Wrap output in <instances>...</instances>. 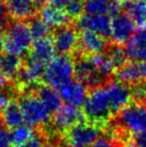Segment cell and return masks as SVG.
Wrapping results in <instances>:
<instances>
[{"label": "cell", "instance_id": "4dcf8cb0", "mask_svg": "<svg viewBox=\"0 0 146 147\" xmlns=\"http://www.w3.org/2000/svg\"><path fill=\"white\" fill-rule=\"evenodd\" d=\"M11 144L10 132L4 127L0 126V147H9Z\"/></svg>", "mask_w": 146, "mask_h": 147}, {"label": "cell", "instance_id": "ba28073f", "mask_svg": "<svg viewBox=\"0 0 146 147\" xmlns=\"http://www.w3.org/2000/svg\"><path fill=\"white\" fill-rule=\"evenodd\" d=\"M65 105L79 108L83 106L88 96L87 87L77 80L70 79L56 89Z\"/></svg>", "mask_w": 146, "mask_h": 147}, {"label": "cell", "instance_id": "8992f818", "mask_svg": "<svg viewBox=\"0 0 146 147\" xmlns=\"http://www.w3.org/2000/svg\"><path fill=\"white\" fill-rule=\"evenodd\" d=\"M101 126L91 122L82 121L64 132L68 147H90L101 135Z\"/></svg>", "mask_w": 146, "mask_h": 147}, {"label": "cell", "instance_id": "8fae6325", "mask_svg": "<svg viewBox=\"0 0 146 147\" xmlns=\"http://www.w3.org/2000/svg\"><path fill=\"white\" fill-rule=\"evenodd\" d=\"M105 87L107 89L113 114H118L121 109H123L126 105L130 103V100L132 98L131 88L129 87V85L122 83L118 80L108 81L105 84Z\"/></svg>", "mask_w": 146, "mask_h": 147}, {"label": "cell", "instance_id": "30bf717a", "mask_svg": "<svg viewBox=\"0 0 146 147\" xmlns=\"http://www.w3.org/2000/svg\"><path fill=\"white\" fill-rule=\"evenodd\" d=\"M115 76L118 81L127 85L146 83V62H126L115 71Z\"/></svg>", "mask_w": 146, "mask_h": 147}, {"label": "cell", "instance_id": "d6986e66", "mask_svg": "<svg viewBox=\"0 0 146 147\" xmlns=\"http://www.w3.org/2000/svg\"><path fill=\"white\" fill-rule=\"evenodd\" d=\"M55 53L56 50L53 44V40L49 36H47L34 40V42H32L28 55L38 61L47 64L51 59L55 57Z\"/></svg>", "mask_w": 146, "mask_h": 147}, {"label": "cell", "instance_id": "f35d334b", "mask_svg": "<svg viewBox=\"0 0 146 147\" xmlns=\"http://www.w3.org/2000/svg\"><path fill=\"white\" fill-rule=\"evenodd\" d=\"M42 147H68V146H62L61 144L55 143V142H49V143H46L44 145H42Z\"/></svg>", "mask_w": 146, "mask_h": 147}, {"label": "cell", "instance_id": "ac0fdd59", "mask_svg": "<svg viewBox=\"0 0 146 147\" xmlns=\"http://www.w3.org/2000/svg\"><path fill=\"white\" fill-rule=\"evenodd\" d=\"M124 49L128 59L146 62V28L135 31Z\"/></svg>", "mask_w": 146, "mask_h": 147}, {"label": "cell", "instance_id": "e575fe53", "mask_svg": "<svg viewBox=\"0 0 146 147\" xmlns=\"http://www.w3.org/2000/svg\"><path fill=\"white\" fill-rule=\"evenodd\" d=\"M9 147H42V140L40 137L35 136L31 140H29L28 142H26L25 144H22V145H12Z\"/></svg>", "mask_w": 146, "mask_h": 147}, {"label": "cell", "instance_id": "484cf974", "mask_svg": "<svg viewBox=\"0 0 146 147\" xmlns=\"http://www.w3.org/2000/svg\"><path fill=\"white\" fill-rule=\"evenodd\" d=\"M33 137H35L33 128L27 124H22L10 131V140L12 145L17 146L25 144Z\"/></svg>", "mask_w": 146, "mask_h": 147}, {"label": "cell", "instance_id": "2e32d148", "mask_svg": "<svg viewBox=\"0 0 146 147\" xmlns=\"http://www.w3.org/2000/svg\"><path fill=\"white\" fill-rule=\"evenodd\" d=\"M121 9V3L117 0H84V11L87 14L115 17Z\"/></svg>", "mask_w": 146, "mask_h": 147}, {"label": "cell", "instance_id": "9a60e30c", "mask_svg": "<svg viewBox=\"0 0 146 147\" xmlns=\"http://www.w3.org/2000/svg\"><path fill=\"white\" fill-rule=\"evenodd\" d=\"M135 33V23L127 14H119L113 17L111 22V40L113 44L122 45L127 43Z\"/></svg>", "mask_w": 146, "mask_h": 147}, {"label": "cell", "instance_id": "3957f363", "mask_svg": "<svg viewBox=\"0 0 146 147\" xmlns=\"http://www.w3.org/2000/svg\"><path fill=\"white\" fill-rule=\"evenodd\" d=\"M74 76V58L71 55H57L47 63L43 76L46 85L57 89Z\"/></svg>", "mask_w": 146, "mask_h": 147}, {"label": "cell", "instance_id": "4fadbf2b", "mask_svg": "<svg viewBox=\"0 0 146 147\" xmlns=\"http://www.w3.org/2000/svg\"><path fill=\"white\" fill-rule=\"evenodd\" d=\"M84 114L78 108L69 106V105H62L52 117V125L54 130L57 132L64 133L73 125L84 121Z\"/></svg>", "mask_w": 146, "mask_h": 147}, {"label": "cell", "instance_id": "4316f807", "mask_svg": "<svg viewBox=\"0 0 146 147\" xmlns=\"http://www.w3.org/2000/svg\"><path fill=\"white\" fill-rule=\"evenodd\" d=\"M29 30L31 33V36L34 40L40 38H44V37L49 36L50 34V26L47 23H45L42 19L37 16H34L31 19H29Z\"/></svg>", "mask_w": 146, "mask_h": 147}, {"label": "cell", "instance_id": "ffe728a7", "mask_svg": "<svg viewBox=\"0 0 146 147\" xmlns=\"http://www.w3.org/2000/svg\"><path fill=\"white\" fill-rule=\"evenodd\" d=\"M40 18L50 27L54 28L69 25L72 20L65 12V10L53 7L49 4L40 9Z\"/></svg>", "mask_w": 146, "mask_h": 147}, {"label": "cell", "instance_id": "b9f144b4", "mask_svg": "<svg viewBox=\"0 0 146 147\" xmlns=\"http://www.w3.org/2000/svg\"><path fill=\"white\" fill-rule=\"evenodd\" d=\"M118 2H120V3H126V2L130 1V0H117Z\"/></svg>", "mask_w": 146, "mask_h": 147}, {"label": "cell", "instance_id": "603a6c76", "mask_svg": "<svg viewBox=\"0 0 146 147\" xmlns=\"http://www.w3.org/2000/svg\"><path fill=\"white\" fill-rule=\"evenodd\" d=\"M0 114H1L2 123L9 129H14L25 123L19 103L15 101H11L10 104Z\"/></svg>", "mask_w": 146, "mask_h": 147}, {"label": "cell", "instance_id": "74e56055", "mask_svg": "<svg viewBox=\"0 0 146 147\" xmlns=\"http://www.w3.org/2000/svg\"><path fill=\"white\" fill-rule=\"evenodd\" d=\"M47 1H48V0H33L34 5H35V8H36L37 11H39L41 8L44 7V6L46 5Z\"/></svg>", "mask_w": 146, "mask_h": 147}, {"label": "cell", "instance_id": "cb8c5ba5", "mask_svg": "<svg viewBox=\"0 0 146 147\" xmlns=\"http://www.w3.org/2000/svg\"><path fill=\"white\" fill-rule=\"evenodd\" d=\"M126 14L136 25L146 28V3L140 0H130L124 5Z\"/></svg>", "mask_w": 146, "mask_h": 147}, {"label": "cell", "instance_id": "83f0119b", "mask_svg": "<svg viewBox=\"0 0 146 147\" xmlns=\"http://www.w3.org/2000/svg\"><path fill=\"white\" fill-rule=\"evenodd\" d=\"M106 54L109 57L110 60L112 61V63L114 64L116 70L118 68H120L122 65H124L126 63L127 55L125 52V49L121 47V45L117 44H111L108 46L107 50H106Z\"/></svg>", "mask_w": 146, "mask_h": 147}, {"label": "cell", "instance_id": "1f68e13d", "mask_svg": "<svg viewBox=\"0 0 146 147\" xmlns=\"http://www.w3.org/2000/svg\"><path fill=\"white\" fill-rule=\"evenodd\" d=\"M133 143L138 147H146V131L133 134Z\"/></svg>", "mask_w": 146, "mask_h": 147}, {"label": "cell", "instance_id": "5bb4252c", "mask_svg": "<svg viewBox=\"0 0 146 147\" xmlns=\"http://www.w3.org/2000/svg\"><path fill=\"white\" fill-rule=\"evenodd\" d=\"M108 46L109 44L104 37L90 31H81L78 40V55H94L104 53L106 52Z\"/></svg>", "mask_w": 146, "mask_h": 147}, {"label": "cell", "instance_id": "ab89813d", "mask_svg": "<svg viewBox=\"0 0 146 147\" xmlns=\"http://www.w3.org/2000/svg\"><path fill=\"white\" fill-rule=\"evenodd\" d=\"M3 50V34L0 32V53Z\"/></svg>", "mask_w": 146, "mask_h": 147}, {"label": "cell", "instance_id": "60d3db41", "mask_svg": "<svg viewBox=\"0 0 146 147\" xmlns=\"http://www.w3.org/2000/svg\"><path fill=\"white\" fill-rule=\"evenodd\" d=\"M121 147H138L135 143H131V142H127V143L122 144Z\"/></svg>", "mask_w": 146, "mask_h": 147}, {"label": "cell", "instance_id": "7c38bea8", "mask_svg": "<svg viewBox=\"0 0 146 147\" xmlns=\"http://www.w3.org/2000/svg\"><path fill=\"white\" fill-rule=\"evenodd\" d=\"M111 18L107 15H81L77 20V27L81 31L94 32L104 38L111 36Z\"/></svg>", "mask_w": 146, "mask_h": 147}, {"label": "cell", "instance_id": "836d02e7", "mask_svg": "<svg viewBox=\"0 0 146 147\" xmlns=\"http://www.w3.org/2000/svg\"><path fill=\"white\" fill-rule=\"evenodd\" d=\"M7 10H6V7L4 5L3 0H0V26L2 27H5L6 24L9 21H7Z\"/></svg>", "mask_w": 146, "mask_h": 147}, {"label": "cell", "instance_id": "7a4b0ae2", "mask_svg": "<svg viewBox=\"0 0 146 147\" xmlns=\"http://www.w3.org/2000/svg\"><path fill=\"white\" fill-rule=\"evenodd\" d=\"M83 114L88 122L99 126L105 125L114 116L105 85L90 91L83 104Z\"/></svg>", "mask_w": 146, "mask_h": 147}, {"label": "cell", "instance_id": "44dd1931", "mask_svg": "<svg viewBox=\"0 0 146 147\" xmlns=\"http://www.w3.org/2000/svg\"><path fill=\"white\" fill-rule=\"evenodd\" d=\"M34 93L51 113H54L62 106V100L55 88L49 85H37Z\"/></svg>", "mask_w": 146, "mask_h": 147}, {"label": "cell", "instance_id": "52a82bcc", "mask_svg": "<svg viewBox=\"0 0 146 147\" xmlns=\"http://www.w3.org/2000/svg\"><path fill=\"white\" fill-rule=\"evenodd\" d=\"M74 77L91 90L105 85L108 82V78L100 73L87 55H78L77 58L74 59Z\"/></svg>", "mask_w": 146, "mask_h": 147}, {"label": "cell", "instance_id": "7402d4cb", "mask_svg": "<svg viewBox=\"0 0 146 147\" xmlns=\"http://www.w3.org/2000/svg\"><path fill=\"white\" fill-rule=\"evenodd\" d=\"M23 66V60L20 56L9 53H0V70L11 79H16Z\"/></svg>", "mask_w": 146, "mask_h": 147}, {"label": "cell", "instance_id": "7bdbcfd3", "mask_svg": "<svg viewBox=\"0 0 146 147\" xmlns=\"http://www.w3.org/2000/svg\"><path fill=\"white\" fill-rule=\"evenodd\" d=\"M142 101L144 102V105L146 106V93H145V95H144V97H143V99H142Z\"/></svg>", "mask_w": 146, "mask_h": 147}, {"label": "cell", "instance_id": "f6af8a7d", "mask_svg": "<svg viewBox=\"0 0 146 147\" xmlns=\"http://www.w3.org/2000/svg\"><path fill=\"white\" fill-rule=\"evenodd\" d=\"M140 1H143V2H145V3H146V0H140Z\"/></svg>", "mask_w": 146, "mask_h": 147}, {"label": "cell", "instance_id": "d4e9b609", "mask_svg": "<svg viewBox=\"0 0 146 147\" xmlns=\"http://www.w3.org/2000/svg\"><path fill=\"white\" fill-rule=\"evenodd\" d=\"M87 56L89 57L90 61L94 64V66L99 70L100 73L105 77L109 78V76L116 71L114 64L112 63L106 53H98L94 55H87Z\"/></svg>", "mask_w": 146, "mask_h": 147}, {"label": "cell", "instance_id": "5b68a950", "mask_svg": "<svg viewBox=\"0 0 146 147\" xmlns=\"http://www.w3.org/2000/svg\"><path fill=\"white\" fill-rule=\"evenodd\" d=\"M117 123L124 132L136 134L146 131V106L139 102L129 103L118 113Z\"/></svg>", "mask_w": 146, "mask_h": 147}, {"label": "cell", "instance_id": "e0dca14e", "mask_svg": "<svg viewBox=\"0 0 146 147\" xmlns=\"http://www.w3.org/2000/svg\"><path fill=\"white\" fill-rule=\"evenodd\" d=\"M8 15L14 20H29L37 12L33 0H3Z\"/></svg>", "mask_w": 146, "mask_h": 147}, {"label": "cell", "instance_id": "d6a6232c", "mask_svg": "<svg viewBox=\"0 0 146 147\" xmlns=\"http://www.w3.org/2000/svg\"><path fill=\"white\" fill-rule=\"evenodd\" d=\"M90 147H117L114 142H112L110 139L106 137H100L94 142Z\"/></svg>", "mask_w": 146, "mask_h": 147}, {"label": "cell", "instance_id": "8d00e7d4", "mask_svg": "<svg viewBox=\"0 0 146 147\" xmlns=\"http://www.w3.org/2000/svg\"><path fill=\"white\" fill-rule=\"evenodd\" d=\"M10 79L0 70V89L2 88H7V86L9 85Z\"/></svg>", "mask_w": 146, "mask_h": 147}, {"label": "cell", "instance_id": "f1b7e54d", "mask_svg": "<svg viewBox=\"0 0 146 147\" xmlns=\"http://www.w3.org/2000/svg\"><path fill=\"white\" fill-rule=\"evenodd\" d=\"M64 10L71 19H78L84 11V0H68Z\"/></svg>", "mask_w": 146, "mask_h": 147}, {"label": "cell", "instance_id": "f546056e", "mask_svg": "<svg viewBox=\"0 0 146 147\" xmlns=\"http://www.w3.org/2000/svg\"><path fill=\"white\" fill-rule=\"evenodd\" d=\"M12 101V94L6 88L0 89V112L4 110Z\"/></svg>", "mask_w": 146, "mask_h": 147}, {"label": "cell", "instance_id": "277c9868", "mask_svg": "<svg viewBox=\"0 0 146 147\" xmlns=\"http://www.w3.org/2000/svg\"><path fill=\"white\" fill-rule=\"evenodd\" d=\"M19 105L25 124L31 127H40L48 124L51 112L45 107L33 92H25L19 98Z\"/></svg>", "mask_w": 146, "mask_h": 147}, {"label": "cell", "instance_id": "d590c367", "mask_svg": "<svg viewBox=\"0 0 146 147\" xmlns=\"http://www.w3.org/2000/svg\"><path fill=\"white\" fill-rule=\"evenodd\" d=\"M48 4L53 7L59 8V9H65V6H66L68 0H48Z\"/></svg>", "mask_w": 146, "mask_h": 147}, {"label": "cell", "instance_id": "6da1fadb", "mask_svg": "<svg viewBox=\"0 0 146 147\" xmlns=\"http://www.w3.org/2000/svg\"><path fill=\"white\" fill-rule=\"evenodd\" d=\"M32 39L27 23L21 20L9 21L4 27L3 49L9 54L26 56L31 48Z\"/></svg>", "mask_w": 146, "mask_h": 147}, {"label": "cell", "instance_id": "9c48e42d", "mask_svg": "<svg viewBox=\"0 0 146 147\" xmlns=\"http://www.w3.org/2000/svg\"><path fill=\"white\" fill-rule=\"evenodd\" d=\"M52 40L56 52L61 55H70L77 50L79 34L72 26H63L55 29Z\"/></svg>", "mask_w": 146, "mask_h": 147}, {"label": "cell", "instance_id": "ee69618b", "mask_svg": "<svg viewBox=\"0 0 146 147\" xmlns=\"http://www.w3.org/2000/svg\"><path fill=\"white\" fill-rule=\"evenodd\" d=\"M2 124V119H1V114H0V126H1Z\"/></svg>", "mask_w": 146, "mask_h": 147}]
</instances>
